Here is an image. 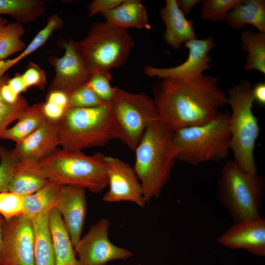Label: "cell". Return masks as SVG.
<instances>
[{"instance_id": "cell-33", "label": "cell", "mask_w": 265, "mask_h": 265, "mask_svg": "<svg viewBox=\"0 0 265 265\" xmlns=\"http://www.w3.org/2000/svg\"><path fill=\"white\" fill-rule=\"evenodd\" d=\"M24 212V196L11 191L0 192V215L9 220Z\"/></svg>"}, {"instance_id": "cell-41", "label": "cell", "mask_w": 265, "mask_h": 265, "mask_svg": "<svg viewBox=\"0 0 265 265\" xmlns=\"http://www.w3.org/2000/svg\"><path fill=\"white\" fill-rule=\"evenodd\" d=\"M252 97L254 102H256L262 106L265 105V83L261 82L252 88Z\"/></svg>"}, {"instance_id": "cell-3", "label": "cell", "mask_w": 265, "mask_h": 265, "mask_svg": "<svg viewBox=\"0 0 265 265\" xmlns=\"http://www.w3.org/2000/svg\"><path fill=\"white\" fill-rule=\"evenodd\" d=\"M105 156L57 148L39 161L49 182L99 193L108 186Z\"/></svg>"}, {"instance_id": "cell-22", "label": "cell", "mask_w": 265, "mask_h": 265, "mask_svg": "<svg viewBox=\"0 0 265 265\" xmlns=\"http://www.w3.org/2000/svg\"><path fill=\"white\" fill-rule=\"evenodd\" d=\"M224 22L235 30H240L248 24L265 33V0H241L228 13Z\"/></svg>"}, {"instance_id": "cell-27", "label": "cell", "mask_w": 265, "mask_h": 265, "mask_svg": "<svg viewBox=\"0 0 265 265\" xmlns=\"http://www.w3.org/2000/svg\"><path fill=\"white\" fill-rule=\"evenodd\" d=\"M45 10L41 0H0V15H10L20 24L36 20Z\"/></svg>"}, {"instance_id": "cell-8", "label": "cell", "mask_w": 265, "mask_h": 265, "mask_svg": "<svg viewBox=\"0 0 265 265\" xmlns=\"http://www.w3.org/2000/svg\"><path fill=\"white\" fill-rule=\"evenodd\" d=\"M110 110L111 104L68 109L58 122L59 146L66 151L81 152L107 144L113 139Z\"/></svg>"}, {"instance_id": "cell-45", "label": "cell", "mask_w": 265, "mask_h": 265, "mask_svg": "<svg viewBox=\"0 0 265 265\" xmlns=\"http://www.w3.org/2000/svg\"><path fill=\"white\" fill-rule=\"evenodd\" d=\"M137 265H143L141 264H137Z\"/></svg>"}, {"instance_id": "cell-28", "label": "cell", "mask_w": 265, "mask_h": 265, "mask_svg": "<svg viewBox=\"0 0 265 265\" xmlns=\"http://www.w3.org/2000/svg\"><path fill=\"white\" fill-rule=\"evenodd\" d=\"M25 30L19 23H9L0 17V61L26 48L21 37Z\"/></svg>"}, {"instance_id": "cell-25", "label": "cell", "mask_w": 265, "mask_h": 265, "mask_svg": "<svg viewBox=\"0 0 265 265\" xmlns=\"http://www.w3.org/2000/svg\"><path fill=\"white\" fill-rule=\"evenodd\" d=\"M241 49L247 52L244 65L246 71L257 70L265 74V33L246 29L240 35Z\"/></svg>"}, {"instance_id": "cell-4", "label": "cell", "mask_w": 265, "mask_h": 265, "mask_svg": "<svg viewBox=\"0 0 265 265\" xmlns=\"http://www.w3.org/2000/svg\"><path fill=\"white\" fill-rule=\"evenodd\" d=\"M252 91L249 80H241L229 89L227 104L231 108L228 125L234 161L243 171L254 173H257V166L254 151L260 128L252 111Z\"/></svg>"}, {"instance_id": "cell-7", "label": "cell", "mask_w": 265, "mask_h": 265, "mask_svg": "<svg viewBox=\"0 0 265 265\" xmlns=\"http://www.w3.org/2000/svg\"><path fill=\"white\" fill-rule=\"evenodd\" d=\"M217 197L234 222L261 216L265 180L257 173L243 171L227 160L218 180Z\"/></svg>"}, {"instance_id": "cell-24", "label": "cell", "mask_w": 265, "mask_h": 265, "mask_svg": "<svg viewBox=\"0 0 265 265\" xmlns=\"http://www.w3.org/2000/svg\"><path fill=\"white\" fill-rule=\"evenodd\" d=\"M43 104L44 103H38L28 106L16 124L7 128L0 139L11 140L16 144L38 129L47 120L43 112Z\"/></svg>"}, {"instance_id": "cell-5", "label": "cell", "mask_w": 265, "mask_h": 265, "mask_svg": "<svg viewBox=\"0 0 265 265\" xmlns=\"http://www.w3.org/2000/svg\"><path fill=\"white\" fill-rule=\"evenodd\" d=\"M74 44L92 75L121 67L135 42L127 29L106 22H98L92 24L85 37L80 41H74Z\"/></svg>"}, {"instance_id": "cell-11", "label": "cell", "mask_w": 265, "mask_h": 265, "mask_svg": "<svg viewBox=\"0 0 265 265\" xmlns=\"http://www.w3.org/2000/svg\"><path fill=\"white\" fill-rule=\"evenodd\" d=\"M0 265H35L32 220L24 214L4 219Z\"/></svg>"}, {"instance_id": "cell-12", "label": "cell", "mask_w": 265, "mask_h": 265, "mask_svg": "<svg viewBox=\"0 0 265 265\" xmlns=\"http://www.w3.org/2000/svg\"><path fill=\"white\" fill-rule=\"evenodd\" d=\"M108 190L103 200L107 203L129 201L143 208L146 203L133 167L121 159L106 156Z\"/></svg>"}, {"instance_id": "cell-26", "label": "cell", "mask_w": 265, "mask_h": 265, "mask_svg": "<svg viewBox=\"0 0 265 265\" xmlns=\"http://www.w3.org/2000/svg\"><path fill=\"white\" fill-rule=\"evenodd\" d=\"M63 186L49 182L36 192L24 196V215L32 219L53 207Z\"/></svg>"}, {"instance_id": "cell-34", "label": "cell", "mask_w": 265, "mask_h": 265, "mask_svg": "<svg viewBox=\"0 0 265 265\" xmlns=\"http://www.w3.org/2000/svg\"><path fill=\"white\" fill-rule=\"evenodd\" d=\"M19 161L13 149L0 147V192L9 191V185Z\"/></svg>"}, {"instance_id": "cell-37", "label": "cell", "mask_w": 265, "mask_h": 265, "mask_svg": "<svg viewBox=\"0 0 265 265\" xmlns=\"http://www.w3.org/2000/svg\"><path fill=\"white\" fill-rule=\"evenodd\" d=\"M124 0H94L88 5V16L110 10L121 4Z\"/></svg>"}, {"instance_id": "cell-40", "label": "cell", "mask_w": 265, "mask_h": 265, "mask_svg": "<svg viewBox=\"0 0 265 265\" xmlns=\"http://www.w3.org/2000/svg\"><path fill=\"white\" fill-rule=\"evenodd\" d=\"M4 82L0 87V94L2 99L7 103L14 104L19 100V95L15 93L7 84Z\"/></svg>"}, {"instance_id": "cell-17", "label": "cell", "mask_w": 265, "mask_h": 265, "mask_svg": "<svg viewBox=\"0 0 265 265\" xmlns=\"http://www.w3.org/2000/svg\"><path fill=\"white\" fill-rule=\"evenodd\" d=\"M58 122L47 120L38 129L16 143L14 152L19 161L39 162L59 146Z\"/></svg>"}, {"instance_id": "cell-16", "label": "cell", "mask_w": 265, "mask_h": 265, "mask_svg": "<svg viewBox=\"0 0 265 265\" xmlns=\"http://www.w3.org/2000/svg\"><path fill=\"white\" fill-rule=\"evenodd\" d=\"M53 207L59 212L75 246L81 237L86 217L85 189L78 186H63Z\"/></svg>"}, {"instance_id": "cell-30", "label": "cell", "mask_w": 265, "mask_h": 265, "mask_svg": "<svg viewBox=\"0 0 265 265\" xmlns=\"http://www.w3.org/2000/svg\"><path fill=\"white\" fill-rule=\"evenodd\" d=\"M241 0H203L200 18L203 20H211L220 23L224 21L228 13L237 6Z\"/></svg>"}, {"instance_id": "cell-6", "label": "cell", "mask_w": 265, "mask_h": 265, "mask_svg": "<svg viewBox=\"0 0 265 265\" xmlns=\"http://www.w3.org/2000/svg\"><path fill=\"white\" fill-rule=\"evenodd\" d=\"M229 111L221 112L204 124L186 127L173 132L178 151L177 160L191 165L227 158L230 150Z\"/></svg>"}, {"instance_id": "cell-31", "label": "cell", "mask_w": 265, "mask_h": 265, "mask_svg": "<svg viewBox=\"0 0 265 265\" xmlns=\"http://www.w3.org/2000/svg\"><path fill=\"white\" fill-rule=\"evenodd\" d=\"M7 81L6 77L0 79V87ZM26 100L20 97L14 104L6 103L0 94V138L10 123L18 120L28 107Z\"/></svg>"}, {"instance_id": "cell-44", "label": "cell", "mask_w": 265, "mask_h": 265, "mask_svg": "<svg viewBox=\"0 0 265 265\" xmlns=\"http://www.w3.org/2000/svg\"><path fill=\"white\" fill-rule=\"evenodd\" d=\"M4 219L3 217L0 215V252L1 248L2 245V224L4 222Z\"/></svg>"}, {"instance_id": "cell-36", "label": "cell", "mask_w": 265, "mask_h": 265, "mask_svg": "<svg viewBox=\"0 0 265 265\" xmlns=\"http://www.w3.org/2000/svg\"><path fill=\"white\" fill-rule=\"evenodd\" d=\"M22 75L27 88L35 86L39 88L43 89L46 85L45 73L38 65L34 63H30L27 69Z\"/></svg>"}, {"instance_id": "cell-39", "label": "cell", "mask_w": 265, "mask_h": 265, "mask_svg": "<svg viewBox=\"0 0 265 265\" xmlns=\"http://www.w3.org/2000/svg\"><path fill=\"white\" fill-rule=\"evenodd\" d=\"M47 101L59 105L67 109L69 106V95L61 91L49 92Z\"/></svg>"}, {"instance_id": "cell-21", "label": "cell", "mask_w": 265, "mask_h": 265, "mask_svg": "<svg viewBox=\"0 0 265 265\" xmlns=\"http://www.w3.org/2000/svg\"><path fill=\"white\" fill-rule=\"evenodd\" d=\"M49 182L39 162L19 161L8 191L26 196L36 192Z\"/></svg>"}, {"instance_id": "cell-29", "label": "cell", "mask_w": 265, "mask_h": 265, "mask_svg": "<svg viewBox=\"0 0 265 265\" xmlns=\"http://www.w3.org/2000/svg\"><path fill=\"white\" fill-rule=\"evenodd\" d=\"M63 23L61 18L57 14L52 15L49 17L46 26L38 32L20 54L13 59L0 61V79L3 77L4 74L9 69L44 45L53 31L62 27Z\"/></svg>"}, {"instance_id": "cell-38", "label": "cell", "mask_w": 265, "mask_h": 265, "mask_svg": "<svg viewBox=\"0 0 265 265\" xmlns=\"http://www.w3.org/2000/svg\"><path fill=\"white\" fill-rule=\"evenodd\" d=\"M43 112L46 118L51 121L58 122L64 116L67 109L52 102L46 101L43 104Z\"/></svg>"}, {"instance_id": "cell-14", "label": "cell", "mask_w": 265, "mask_h": 265, "mask_svg": "<svg viewBox=\"0 0 265 265\" xmlns=\"http://www.w3.org/2000/svg\"><path fill=\"white\" fill-rule=\"evenodd\" d=\"M65 50L61 57L51 56L49 62L55 69V75L49 87L50 92L61 91L69 95L80 86L87 83L91 75L77 52L74 40L69 38L62 42Z\"/></svg>"}, {"instance_id": "cell-10", "label": "cell", "mask_w": 265, "mask_h": 265, "mask_svg": "<svg viewBox=\"0 0 265 265\" xmlns=\"http://www.w3.org/2000/svg\"><path fill=\"white\" fill-rule=\"evenodd\" d=\"M110 222L101 219L91 226L74 246L78 265H105L109 262L125 260L132 252L114 244L109 238Z\"/></svg>"}, {"instance_id": "cell-19", "label": "cell", "mask_w": 265, "mask_h": 265, "mask_svg": "<svg viewBox=\"0 0 265 265\" xmlns=\"http://www.w3.org/2000/svg\"><path fill=\"white\" fill-rule=\"evenodd\" d=\"M101 14L106 22L119 28L147 30L152 28L146 8L140 0H124L117 6Z\"/></svg>"}, {"instance_id": "cell-32", "label": "cell", "mask_w": 265, "mask_h": 265, "mask_svg": "<svg viewBox=\"0 0 265 265\" xmlns=\"http://www.w3.org/2000/svg\"><path fill=\"white\" fill-rule=\"evenodd\" d=\"M112 76L109 72L92 74L87 82L98 98L104 104H111L115 97V87L110 85Z\"/></svg>"}, {"instance_id": "cell-15", "label": "cell", "mask_w": 265, "mask_h": 265, "mask_svg": "<svg viewBox=\"0 0 265 265\" xmlns=\"http://www.w3.org/2000/svg\"><path fill=\"white\" fill-rule=\"evenodd\" d=\"M218 243L231 249H244L265 256V219L262 216L234 222L218 238Z\"/></svg>"}, {"instance_id": "cell-42", "label": "cell", "mask_w": 265, "mask_h": 265, "mask_svg": "<svg viewBox=\"0 0 265 265\" xmlns=\"http://www.w3.org/2000/svg\"><path fill=\"white\" fill-rule=\"evenodd\" d=\"M7 84L11 89L17 94L25 91L27 89L22 75H18L7 81Z\"/></svg>"}, {"instance_id": "cell-20", "label": "cell", "mask_w": 265, "mask_h": 265, "mask_svg": "<svg viewBox=\"0 0 265 265\" xmlns=\"http://www.w3.org/2000/svg\"><path fill=\"white\" fill-rule=\"evenodd\" d=\"M48 219L56 265H78L69 233L55 207L50 209Z\"/></svg>"}, {"instance_id": "cell-23", "label": "cell", "mask_w": 265, "mask_h": 265, "mask_svg": "<svg viewBox=\"0 0 265 265\" xmlns=\"http://www.w3.org/2000/svg\"><path fill=\"white\" fill-rule=\"evenodd\" d=\"M48 209L32 219L35 265H56Z\"/></svg>"}, {"instance_id": "cell-9", "label": "cell", "mask_w": 265, "mask_h": 265, "mask_svg": "<svg viewBox=\"0 0 265 265\" xmlns=\"http://www.w3.org/2000/svg\"><path fill=\"white\" fill-rule=\"evenodd\" d=\"M115 87L111 104L110 128L113 139L134 152L147 128L159 121L154 99L144 93H132Z\"/></svg>"}, {"instance_id": "cell-13", "label": "cell", "mask_w": 265, "mask_h": 265, "mask_svg": "<svg viewBox=\"0 0 265 265\" xmlns=\"http://www.w3.org/2000/svg\"><path fill=\"white\" fill-rule=\"evenodd\" d=\"M216 46L214 38L210 36L204 39L197 38L184 43V47L189 51L187 59L182 64L171 68H156L147 65L144 68L145 74L149 77L159 79L175 78L191 79L203 76V73L211 67L212 59L210 52Z\"/></svg>"}, {"instance_id": "cell-18", "label": "cell", "mask_w": 265, "mask_h": 265, "mask_svg": "<svg viewBox=\"0 0 265 265\" xmlns=\"http://www.w3.org/2000/svg\"><path fill=\"white\" fill-rule=\"evenodd\" d=\"M159 14L166 27L163 39L174 50H177L183 44L197 38L193 20L186 18L176 0H166Z\"/></svg>"}, {"instance_id": "cell-43", "label": "cell", "mask_w": 265, "mask_h": 265, "mask_svg": "<svg viewBox=\"0 0 265 265\" xmlns=\"http://www.w3.org/2000/svg\"><path fill=\"white\" fill-rule=\"evenodd\" d=\"M176 1L179 8L185 16L189 14L191 9L202 1L201 0H176Z\"/></svg>"}, {"instance_id": "cell-1", "label": "cell", "mask_w": 265, "mask_h": 265, "mask_svg": "<svg viewBox=\"0 0 265 265\" xmlns=\"http://www.w3.org/2000/svg\"><path fill=\"white\" fill-rule=\"evenodd\" d=\"M213 76L161 79L154 90L159 121L173 132L216 118L227 105L225 92Z\"/></svg>"}, {"instance_id": "cell-2", "label": "cell", "mask_w": 265, "mask_h": 265, "mask_svg": "<svg viewBox=\"0 0 265 265\" xmlns=\"http://www.w3.org/2000/svg\"><path fill=\"white\" fill-rule=\"evenodd\" d=\"M173 132L157 121L147 128L134 151L133 169L146 203L160 196L170 179L178 154L173 142Z\"/></svg>"}, {"instance_id": "cell-35", "label": "cell", "mask_w": 265, "mask_h": 265, "mask_svg": "<svg viewBox=\"0 0 265 265\" xmlns=\"http://www.w3.org/2000/svg\"><path fill=\"white\" fill-rule=\"evenodd\" d=\"M104 104L86 83L76 89L69 95V106L91 107Z\"/></svg>"}]
</instances>
